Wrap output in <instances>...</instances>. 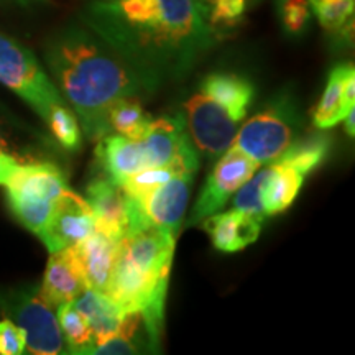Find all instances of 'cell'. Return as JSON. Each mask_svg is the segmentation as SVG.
Segmentation results:
<instances>
[{"instance_id":"1","label":"cell","mask_w":355,"mask_h":355,"mask_svg":"<svg viewBox=\"0 0 355 355\" xmlns=\"http://www.w3.org/2000/svg\"><path fill=\"white\" fill-rule=\"evenodd\" d=\"M83 21L155 91L184 78L214 44L198 0H91Z\"/></svg>"},{"instance_id":"2","label":"cell","mask_w":355,"mask_h":355,"mask_svg":"<svg viewBox=\"0 0 355 355\" xmlns=\"http://www.w3.org/2000/svg\"><path fill=\"white\" fill-rule=\"evenodd\" d=\"M44 61L58 91L73 105L89 140L112 130L109 110L123 97H141L155 89L86 25H68L44 46Z\"/></svg>"},{"instance_id":"3","label":"cell","mask_w":355,"mask_h":355,"mask_svg":"<svg viewBox=\"0 0 355 355\" xmlns=\"http://www.w3.org/2000/svg\"><path fill=\"white\" fill-rule=\"evenodd\" d=\"M0 83L20 96L44 122L53 107L66 104L37 56L3 33H0Z\"/></svg>"},{"instance_id":"4","label":"cell","mask_w":355,"mask_h":355,"mask_svg":"<svg viewBox=\"0 0 355 355\" xmlns=\"http://www.w3.org/2000/svg\"><path fill=\"white\" fill-rule=\"evenodd\" d=\"M298 128L300 112L295 102L291 97H278L239 128L232 146L259 163H273L293 144Z\"/></svg>"},{"instance_id":"5","label":"cell","mask_w":355,"mask_h":355,"mask_svg":"<svg viewBox=\"0 0 355 355\" xmlns=\"http://www.w3.org/2000/svg\"><path fill=\"white\" fill-rule=\"evenodd\" d=\"M0 308L25 332L26 350L35 355L64 352V337L53 308L35 286L19 288L0 296Z\"/></svg>"},{"instance_id":"6","label":"cell","mask_w":355,"mask_h":355,"mask_svg":"<svg viewBox=\"0 0 355 355\" xmlns=\"http://www.w3.org/2000/svg\"><path fill=\"white\" fill-rule=\"evenodd\" d=\"M260 168V163L239 148L225 150L217 165L207 176L201 194L196 199L188 219V225H198L212 214L219 212L235 191L252 178Z\"/></svg>"},{"instance_id":"7","label":"cell","mask_w":355,"mask_h":355,"mask_svg":"<svg viewBox=\"0 0 355 355\" xmlns=\"http://www.w3.org/2000/svg\"><path fill=\"white\" fill-rule=\"evenodd\" d=\"M186 123L199 152L219 157L232 146L239 123L227 109L202 92L191 96L184 104Z\"/></svg>"},{"instance_id":"8","label":"cell","mask_w":355,"mask_h":355,"mask_svg":"<svg viewBox=\"0 0 355 355\" xmlns=\"http://www.w3.org/2000/svg\"><path fill=\"white\" fill-rule=\"evenodd\" d=\"M94 230V214L87 199L66 189L56 199L50 219L37 235L51 254L76 245Z\"/></svg>"},{"instance_id":"9","label":"cell","mask_w":355,"mask_h":355,"mask_svg":"<svg viewBox=\"0 0 355 355\" xmlns=\"http://www.w3.org/2000/svg\"><path fill=\"white\" fill-rule=\"evenodd\" d=\"M194 176H196L194 171L181 173L158 186L152 193L141 198H133L139 204V209L146 224L165 229L178 237L183 225L186 209H188Z\"/></svg>"},{"instance_id":"10","label":"cell","mask_w":355,"mask_h":355,"mask_svg":"<svg viewBox=\"0 0 355 355\" xmlns=\"http://www.w3.org/2000/svg\"><path fill=\"white\" fill-rule=\"evenodd\" d=\"M7 186L8 206H55L68 188L63 171L51 163L19 165Z\"/></svg>"},{"instance_id":"11","label":"cell","mask_w":355,"mask_h":355,"mask_svg":"<svg viewBox=\"0 0 355 355\" xmlns=\"http://www.w3.org/2000/svg\"><path fill=\"white\" fill-rule=\"evenodd\" d=\"M87 202L94 214V227L109 237L121 241L128 225V194L121 184L104 175L92 178L87 184Z\"/></svg>"},{"instance_id":"12","label":"cell","mask_w":355,"mask_h":355,"mask_svg":"<svg viewBox=\"0 0 355 355\" xmlns=\"http://www.w3.org/2000/svg\"><path fill=\"white\" fill-rule=\"evenodd\" d=\"M96 165L101 175L117 184H122L135 173L152 168L144 141L127 139L119 133H107L97 140Z\"/></svg>"},{"instance_id":"13","label":"cell","mask_w":355,"mask_h":355,"mask_svg":"<svg viewBox=\"0 0 355 355\" xmlns=\"http://www.w3.org/2000/svg\"><path fill=\"white\" fill-rule=\"evenodd\" d=\"M86 288V279L71 247L51 252L43 283L38 288L42 298L55 309L64 303H73Z\"/></svg>"},{"instance_id":"14","label":"cell","mask_w":355,"mask_h":355,"mask_svg":"<svg viewBox=\"0 0 355 355\" xmlns=\"http://www.w3.org/2000/svg\"><path fill=\"white\" fill-rule=\"evenodd\" d=\"M211 235L212 245L222 254H235L259 241L263 220L248 212L232 209L224 214H212L202 220Z\"/></svg>"},{"instance_id":"15","label":"cell","mask_w":355,"mask_h":355,"mask_svg":"<svg viewBox=\"0 0 355 355\" xmlns=\"http://www.w3.org/2000/svg\"><path fill=\"white\" fill-rule=\"evenodd\" d=\"M355 104V69L352 63H340L332 68L313 112V123L318 128H331L344 121Z\"/></svg>"},{"instance_id":"16","label":"cell","mask_w":355,"mask_h":355,"mask_svg":"<svg viewBox=\"0 0 355 355\" xmlns=\"http://www.w3.org/2000/svg\"><path fill=\"white\" fill-rule=\"evenodd\" d=\"M119 242L121 241L94 230L84 241L71 247L87 288L105 291L117 259Z\"/></svg>"},{"instance_id":"17","label":"cell","mask_w":355,"mask_h":355,"mask_svg":"<svg viewBox=\"0 0 355 355\" xmlns=\"http://www.w3.org/2000/svg\"><path fill=\"white\" fill-rule=\"evenodd\" d=\"M199 92L227 109L235 121L242 122L255 97V86L242 74L211 73L201 81Z\"/></svg>"},{"instance_id":"18","label":"cell","mask_w":355,"mask_h":355,"mask_svg":"<svg viewBox=\"0 0 355 355\" xmlns=\"http://www.w3.org/2000/svg\"><path fill=\"white\" fill-rule=\"evenodd\" d=\"M73 306L86 319L89 329H91L92 340H94V347L107 343L109 339H112L117 334L119 329H121L123 314H125L104 293L92 290V288H86L73 301Z\"/></svg>"},{"instance_id":"19","label":"cell","mask_w":355,"mask_h":355,"mask_svg":"<svg viewBox=\"0 0 355 355\" xmlns=\"http://www.w3.org/2000/svg\"><path fill=\"white\" fill-rule=\"evenodd\" d=\"M303 183L304 176L295 168L282 163H273L272 166H268V175L260 191L265 216L272 217L290 209L298 198Z\"/></svg>"},{"instance_id":"20","label":"cell","mask_w":355,"mask_h":355,"mask_svg":"<svg viewBox=\"0 0 355 355\" xmlns=\"http://www.w3.org/2000/svg\"><path fill=\"white\" fill-rule=\"evenodd\" d=\"M319 25L331 35L334 43L352 44L355 0H308Z\"/></svg>"},{"instance_id":"21","label":"cell","mask_w":355,"mask_h":355,"mask_svg":"<svg viewBox=\"0 0 355 355\" xmlns=\"http://www.w3.org/2000/svg\"><path fill=\"white\" fill-rule=\"evenodd\" d=\"M331 152V137L324 133H309L293 144L273 163H282L300 171L304 178L326 162Z\"/></svg>"},{"instance_id":"22","label":"cell","mask_w":355,"mask_h":355,"mask_svg":"<svg viewBox=\"0 0 355 355\" xmlns=\"http://www.w3.org/2000/svg\"><path fill=\"white\" fill-rule=\"evenodd\" d=\"M107 121L110 130H115L119 135L141 140L153 117L144 109L140 97H123L110 107Z\"/></svg>"},{"instance_id":"23","label":"cell","mask_w":355,"mask_h":355,"mask_svg":"<svg viewBox=\"0 0 355 355\" xmlns=\"http://www.w3.org/2000/svg\"><path fill=\"white\" fill-rule=\"evenodd\" d=\"M58 322L63 332L64 343L68 344V352L71 354H91L94 347L91 329H89L86 319L78 313L73 303H64L58 306Z\"/></svg>"},{"instance_id":"24","label":"cell","mask_w":355,"mask_h":355,"mask_svg":"<svg viewBox=\"0 0 355 355\" xmlns=\"http://www.w3.org/2000/svg\"><path fill=\"white\" fill-rule=\"evenodd\" d=\"M46 122L50 123L53 135H55V139L60 141V145L64 150H68V152H79L81 150V127H79L76 114L66 107V104H60L53 107Z\"/></svg>"},{"instance_id":"25","label":"cell","mask_w":355,"mask_h":355,"mask_svg":"<svg viewBox=\"0 0 355 355\" xmlns=\"http://www.w3.org/2000/svg\"><path fill=\"white\" fill-rule=\"evenodd\" d=\"M181 175V171L176 166H157L146 168L135 175L128 176L121 184L122 189L125 191L130 198H141L145 194L152 193L158 186H162L166 181H170L173 176Z\"/></svg>"},{"instance_id":"26","label":"cell","mask_w":355,"mask_h":355,"mask_svg":"<svg viewBox=\"0 0 355 355\" xmlns=\"http://www.w3.org/2000/svg\"><path fill=\"white\" fill-rule=\"evenodd\" d=\"M283 30L290 37H300L308 28L311 8L308 0H275Z\"/></svg>"},{"instance_id":"27","label":"cell","mask_w":355,"mask_h":355,"mask_svg":"<svg viewBox=\"0 0 355 355\" xmlns=\"http://www.w3.org/2000/svg\"><path fill=\"white\" fill-rule=\"evenodd\" d=\"M266 175H268V166L257 173V175L254 173L250 180L245 181L241 188L235 191L237 194H235L234 199V209L248 212V214L259 217L261 220L266 219L260 199V191L261 186H263Z\"/></svg>"},{"instance_id":"28","label":"cell","mask_w":355,"mask_h":355,"mask_svg":"<svg viewBox=\"0 0 355 355\" xmlns=\"http://www.w3.org/2000/svg\"><path fill=\"white\" fill-rule=\"evenodd\" d=\"M26 350L25 332L12 319L0 321V355H20Z\"/></svg>"},{"instance_id":"29","label":"cell","mask_w":355,"mask_h":355,"mask_svg":"<svg viewBox=\"0 0 355 355\" xmlns=\"http://www.w3.org/2000/svg\"><path fill=\"white\" fill-rule=\"evenodd\" d=\"M17 168H19L17 159L3 152V150H0V184L6 186Z\"/></svg>"},{"instance_id":"30","label":"cell","mask_w":355,"mask_h":355,"mask_svg":"<svg viewBox=\"0 0 355 355\" xmlns=\"http://www.w3.org/2000/svg\"><path fill=\"white\" fill-rule=\"evenodd\" d=\"M2 3H13L19 7H35V6H46L50 0H0Z\"/></svg>"},{"instance_id":"31","label":"cell","mask_w":355,"mask_h":355,"mask_svg":"<svg viewBox=\"0 0 355 355\" xmlns=\"http://www.w3.org/2000/svg\"><path fill=\"white\" fill-rule=\"evenodd\" d=\"M345 121V132H347L349 137H355V109H350L347 115L344 117Z\"/></svg>"},{"instance_id":"32","label":"cell","mask_w":355,"mask_h":355,"mask_svg":"<svg viewBox=\"0 0 355 355\" xmlns=\"http://www.w3.org/2000/svg\"><path fill=\"white\" fill-rule=\"evenodd\" d=\"M212 2H214V0H198L199 7H201V10H202V15H204V19H206V15H207V10H209V7L212 6ZM250 2H254V0H250ZM206 21H207V20H206Z\"/></svg>"},{"instance_id":"33","label":"cell","mask_w":355,"mask_h":355,"mask_svg":"<svg viewBox=\"0 0 355 355\" xmlns=\"http://www.w3.org/2000/svg\"><path fill=\"white\" fill-rule=\"evenodd\" d=\"M7 146V141L2 139V135H0V150H3Z\"/></svg>"}]
</instances>
